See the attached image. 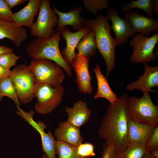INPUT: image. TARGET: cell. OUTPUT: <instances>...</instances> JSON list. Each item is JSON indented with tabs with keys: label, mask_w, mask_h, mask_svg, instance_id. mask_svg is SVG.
Listing matches in <instances>:
<instances>
[{
	"label": "cell",
	"mask_w": 158,
	"mask_h": 158,
	"mask_svg": "<svg viewBox=\"0 0 158 158\" xmlns=\"http://www.w3.org/2000/svg\"><path fill=\"white\" fill-rule=\"evenodd\" d=\"M129 98L127 94H123L115 103L107 107L98 130L99 137L105 140L103 147L112 146L116 152L123 151L127 148L129 143L126 104Z\"/></svg>",
	"instance_id": "cell-1"
},
{
	"label": "cell",
	"mask_w": 158,
	"mask_h": 158,
	"mask_svg": "<svg viewBox=\"0 0 158 158\" xmlns=\"http://www.w3.org/2000/svg\"><path fill=\"white\" fill-rule=\"evenodd\" d=\"M108 20L102 15L94 19L86 20V26L95 32L97 48L103 58L107 71L106 77H108L115 67V52L117 43L115 38L110 33L111 26Z\"/></svg>",
	"instance_id": "cell-2"
},
{
	"label": "cell",
	"mask_w": 158,
	"mask_h": 158,
	"mask_svg": "<svg viewBox=\"0 0 158 158\" xmlns=\"http://www.w3.org/2000/svg\"><path fill=\"white\" fill-rule=\"evenodd\" d=\"M61 35L60 32H55L48 38L34 39L28 45L26 51L32 59H46L54 61L65 71L68 78H71L73 75L72 68L64 60L59 50Z\"/></svg>",
	"instance_id": "cell-3"
},
{
	"label": "cell",
	"mask_w": 158,
	"mask_h": 158,
	"mask_svg": "<svg viewBox=\"0 0 158 158\" xmlns=\"http://www.w3.org/2000/svg\"><path fill=\"white\" fill-rule=\"evenodd\" d=\"M128 118L133 121L150 125L158 124V106L153 102L149 92L142 97L129 98L126 104Z\"/></svg>",
	"instance_id": "cell-4"
},
{
	"label": "cell",
	"mask_w": 158,
	"mask_h": 158,
	"mask_svg": "<svg viewBox=\"0 0 158 158\" xmlns=\"http://www.w3.org/2000/svg\"><path fill=\"white\" fill-rule=\"evenodd\" d=\"M9 77L20 102L26 104L35 97L38 84L33 73L27 65L20 64L14 68Z\"/></svg>",
	"instance_id": "cell-5"
},
{
	"label": "cell",
	"mask_w": 158,
	"mask_h": 158,
	"mask_svg": "<svg viewBox=\"0 0 158 158\" xmlns=\"http://www.w3.org/2000/svg\"><path fill=\"white\" fill-rule=\"evenodd\" d=\"M28 67L38 85L46 84L55 87L61 85L65 78L62 68L51 60L32 59Z\"/></svg>",
	"instance_id": "cell-6"
},
{
	"label": "cell",
	"mask_w": 158,
	"mask_h": 158,
	"mask_svg": "<svg viewBox=\"0 0 158 158\" xmlns=\"http://www.w3.org/2000/svg\"><path fill=\"white\" fill-rule=\"evenodd\" d=\"M158 41V33L151 37L140 33L136 34L129 43L133 52L129 60L133 63H148L157 59L158 53L154 49Z\"/></svg>",
	"instance_id": "cell-7"
},
{
	"label": "cell",
	"mask_w": 158,
	"mask_h": 158,
	"mask_svg": "<svg viewBox=\"0 0 158 158\" xmlns=\"http://www.w3.org/2000/svg\"><path fill=\"white\" fill-rule=\"evenodd\" d=\"M64 91L61 85L55 87L46 84L38 85L35 93L37 99L35 110L42 114L51 113L62 102Z\"/></svg>",
	"instance_id": "cell-8"
},
{
	"label": "cell",
	"mask_w": 158,
	"mask_h": 158,
	"mask_svg": "<svg viewBox=\"0 0 158 158\" xmlns=\"http://www.w3.org/2000/svg\"><path fill=\"white\" fill-rule=\"evenodd\" d=\"M50 4L49 0H41L38 16L30 31L31 34L37 38H48L55 32L54 28L58 17Z\"/></svg>",
	"instance_id": "cell-9"
},
{
	"label": "cell",
	"mask_w": 158,
	"mask_h": 158,
	"mask_svg": "<svg viewBox=\"0 0 158 158\" xmlns=\"http://www.w3.org/2000/svg\"><path fill=\"white\" fill-rule=\"evenodd\" d=\"M119 12L115 8H109L107 18L111 22V30L115 35L117 46L123 45L128 38L137 32L133 28L129 21L125 18H122Z\"/></svg>",
	"instance_id": "cell-10"
},
{
	"label": "cell",
	"mask_w": 158,
	"mask_h": 158,
	"mask_svg": "<svg viewBox=\"0 0 158 158\" xmlns=\"http://www.w3.org/2000/svg\"><path fill=\"white\" fill-rule=\"evenodd\" d=\"M89 58L78 53L71 66L75 73V82L79 91L91 95L93 88L91 83L92 77L89 69Z\"/></svg>",
	"instance_id": "cell-11"
},
{
	"label": "cell",
	"mask_w": 158,
	"mask_h": 158,
	"mask_svg": "<svg viewBox=\"0 0 158 158\" xmlns=\"http://www.w3.org/2000/svg\"><path fill=\"white\" fill-rule=\"evenodd\" d=\"M91 28L86 26L77 32H72L68 28L64 27L60 30L62 37L66 42V47L62 50L61 56L66 63L71 65L75 59L77 54L75 49L83 37Z\"/></svg>",
	"instance_id": "cell-12"
},
{
	"label": "cell",
	"mask_w": 158,
	"mask_h": 158,
	"mask_svg": "<svg viewBox=\"0 0 158 158\" xmlns=\"http://www.w3.org/2000/svg\"><path fill=\"white\" fill-rule=\"evenodd\" d=\"M53 6V10L58 17L55 32H60L66 25L72 26L75 32L86 26V20L80 16L81 12L83 9V6H76L70 10L68 12L64 13L60 11L54 4Z\"/></svg>",
	"instance_id": "cell-13"
},
{
	"label": "cell",
	"mask_w": 158,
	"mask_h": 158,
	"mask_svg": "<svg viewBox=\"0 0 158 158\" xmlns=\"http://www.w3.org/2000/svg\"><path fill=\"white\" fill-rule=\"evenodd\" d=\"M144 64V74L138 77V80L128 84L126 86V89L132 91L137 89L143 93H149L150 92L157 93V90H152L151 88L158 86V66H151L147 63Z\"/></svg>",
	"instance_id": "cell-14"
},
{
	"label": "cell",
	"mask_w": 158,
	"mask_h": 158,
	"mask_svg": "<svg viewBox=\"0 0 158 158\" xmlns=\"http://www.w3.org/2000/svg\"><path fill=\"white\" fill-rule=\"evenodd\" d=\"M125 16L137 32L149 37L153 31L158 32V21L153 18L131 10L126 13Z\"/></svg>",
	"instance_id": "cell-15"
},
{
	"label": "cell",
	"mask_w": 158,
	"mask_h": 158,
	"mask_svg": "<svg viewBox=\"0 0 158 158\" xmlns=\"http://www.w3.org/2000/svg\"><path fill=\"white\" fill-rule=\"evenodd\" d=\"M27 31L24 27L13 22L0 19V40L8 38L17 47H20L28 37Z\"/></svg>",
	"instance_id": "cell-16"
},
{
	"label": "cell",
	"mask_w": 158,
	"mask_h": 158,
	"mask_svg": "<svg viewBox=\"0 0 158 158\" xmlns=\"http://www.w3.org/2000/svg\"><path fill=\"white\" fill-rule=\"evenodd\" d=\"M80 128L68 122L59 123L54 131L56 141H63L78 146L83 143Z\"/></svg>",
	"instance_id": "cell-17"
},
{
	"label": "cell",
	"mask_w": 158,
	"mask_h": 158,
	"mask_svg": "<svg viewBox=\"0 0 158 158\" xmlns=\"http://www.w3.org/2000/svg\"><path fill=\"white\" fill-rule=\"evenodd\" d=\"M41 0H29L27 5L18 12L13 13L12 22L17 25L31 28L34 18L39 11Z\"/></svg>",
	"instance_id": "cell-18"
},
{
	"label": "cell",
	"mask_w": 158,
	"mask_h": 158,
	"mask_svg": "<svg viewBox=\"0 0 158 158\" xmlns=\"http://www.w3.org/2000/svg\"><path fill=\"white\" fill-rule=\"evenodd\" d=\"M65 111L68 116L66 121L79 128L89 121L92 114L87 103L80 100L72 107H65Z\"/></svg>",
	"instance_id": "cell-19"
},
{
	"label": "cell",
	"mask_w": 158,
	"mask_h": 158,
	"mask_svg": "<svg viewBox=\"0 0 158 158\" xmlns=\"http://www.w3.org/2000/svg\"><path fill=\"white\" fill-rule=\"evenodd\" d=\"M158 126H150L135 122L128 118V143L134 142L146 146L155 128Z\"/></svg>",
	"instance_id": "cell-20"
},
{
	"label": "cell",
	"mask_w": 158,
	"mask_h": 158,
	"mask_svg": "<svg viewBox=\"0 0 158 158\" xmlns=\"http://www.w3.org/2000/svg\"><path fill=\"white\" fill-rule=\"evenodd\" d=\"M93 69L97 85V91L94 96V98H104L108 101L110 104H114L118 100V98L110 87L107 77L102 74L99 65L97 64Z\"/></svg>",
	"instance_id": "cell-21"
},
{
	"label": "cell",
	"mask_w": 158,
	"mask_h": 158,
	"mask_svg": "<svg viewBox=\"0 0 158 158\" xmlns=\"http://www.w3.org/2000/svg\"><path fill=\"white\" fill-rule=\"evenodd\" d=\"M76 49L80 53L89 59L96 56L97 47L94 30L92 29L82 38Z\"/></svg>",
	"instance_id": "cell-22"
},
{
	"label": "cell",
	"mask_w": 158,
	"mask_h": 158,
	"mask_svg": "<svg viewBox=\"0 0 158 158\" xmlns=\"http://www.w3.org/2000/svg\"><path fill=\"white\" fill-rule=\"evenodd\" d=\"M4 96L7 97L13 101L17 108L20 107L21 103L9 77L0 78V101Z\"/></svg>",
	"instance_id": "cell-23"
},
{
	"label": "cell",
	"mask_w": 158,
	"mask_h": 158,
	"mask_svg": "<svg viewBox=\"0 0 158 158\" xmlns=\"http://www.w3.org/2000/svg\"><path fill=\"white\" fill-rule=\"evenodd\" d=\"M147 152L145 146L132 142L128 144L124 151L116 152L112 158H141Z\"/></svg>",
	"instance_id": "cell-24"
},
{
	"label": "cell",
	"mask_w": 158,
	"mask_h": 158,
	"mask_svg": "<svg viewBox=\"0 0 158 158\" xmlns=\"http://www.w3.org/2000/svg\"><path fill=\"white\" fill-rule=\"evenodd\" d=\"M121 5L122 7L119 9L118 12L126 13L132 8H137L145 12L149 17L153 18V10L154 5L153 0H131L127 4Z\"/></svg>",
	"instance_id": "cell-25"
},
{
	"label": "cell",
	"mask_w": 158,
	"mask_h": 158,
	"mask_svg": "<svg viewBox=\"0 0 158 158\" xmlns=\"http://www.w3.org/2000/svg\"><path fill=\"white\" fill-rule=\"evenodd\" d=\"M77 147L63 141L56 140V154L58 158H82L78 154Z\"/></svg>",
	"instance_id": "cell-26"
},
{
	"label": "cell",
	"mask_w": 158,
	"mask_h": 158,
	"mask_svg": "<svg viewBox=\"0 0 158 158\" xmlns=\"http://www.w3.org/2000/svg\"><path fill=\"white\" fill-rule=\"evenodd\" d=\"M83 3L85 8L94 14L97 13V10L109 8L107 0H84Z\"/></svg>",
	"instance_id": "cell-27"
},
{
	"label": "cell",
	"mask_w": 158,
	"mask_h": 158,
	"mask_svg": "<svg viewBox=\"0 0 158 158\" xmlns=\"http://www.w3.org/2000/svg\"><path fill=\"white\" fill-rule=\"evenodd\" d=\"M19 58V56L13 52L2 54L0 55V65L10 70L11 67L16 65V62Z\"/></svg>",
	"instance_id": "cell-28"
},
{
	"label": "cell",
	"mask_w": 158,
	"mask_h": 158,
	"mask_svg": "<svg viewBox=\"0 0 158 158\" xmlns=\"http://www.w3.org/2000/svg\"><path fill=\"white\" fill-rule=\"evenodd\" d=\"M77 152L78 155L82 158L95 155L93 145L89 142L83 143L78 146Z\"/></svg>",
	"instance_id": "cell-29"
},
{
	"label": "cell",
	"mask_w": 158,
	"mask_h": 158,
	"mask_svg": "<svg viewBox=\"0 0 158 158\" xmlns=\"http://www.w3.org/2000/svg\"><path fill=\"white\" fill-rule=\"evenodd\" d=\"M13 14L11 9L8 6L5 0H0V19L12 22Z\"/></svg>",
	"instance_id": "cell-30"
},
{
	"label": "cell",
	"mask_w": 158,
	"mask_h": 158,
	"mask_svg": "<svg viewBox=\"0 0 158 158\" xmlns=\"http://www.w3.org/2000/svg\"><path fill=\"white\" fill-rule=\"evenodd\" d=\"M147 151H152L158 149V125L155 128L145 146Z\"/></svg>",
	"instance_id": "cell-31"
},
{
	"label": "cell",
	"mask_w": 158,
	"mask_h": 158,
	"mask_svg": "<svg viewBox=\"0 0 158 158\" xmlns=\"http://www.w3.org/2000/svg\"><path fill=\"white\" fill-rule=\"evenodd\" d=\"M101 158H112L116 151L112 146L103 147Z\"/></svg>",
	"instance_id": "cell-32"
},
{
	"label": "cell",
	"mask_w": 158,
	"mask_h": 158,
	"mask_svg": "<svg viewBox=\"0 0 158 158\" xmlns=\"http://www.w3.org/2000/svg\"><path fill=\"white\" fill-rule=\"evenodd\" d=\"M6 2L11 9L14 7L22 4L26 2V0H5Z\"/></svg>",
	"instance_id": "cell-33"
},
{
	"label": "cell",
	"mask_w": 158,
	"mask_h": 158,
	"mask_svg": "<svg viewBox=\"0 0 158 158\" xmlns=\"http://www.w3.org/2000/svg\"><path fill=\"white\" fill-rule=\"evenodd\" d=\"M11 71L5 68L0 65V78L3 77H9Z\"/></svg>",
	"instance_id": "cell-34"
},
{
	"label": "cell",
	"mask_w": 158,
	"mask_h": 158,
	"mask_svg": "<svg viewBox=\"0 0 158 158\" xmlns=\"http://www.w3.org/2000/svg\"><path fill=\"white\" fill-rule=\"evenodd\" d=\"M14 50L12 47L0 45V55L5 53L13 52Z\"/></svg>",
	"instance_id": "cell-35"
},
{
	"label": "cell",
	"mask_w": 158,
	"mask_h": 158,
	"mask_svg": "<svg viewBox=\"0 0 158 158\" xmlns=\"http://www.w3.org/2000/svg\"><path fill=\"white\" fill-rule=\"evenodd\" d=\"M154 7L153 9V12L156 13H158V1L155 0L154 1Z\"/></svg>",
	"instance_id": "cell-36"
},
{
	"label": "cell",
	"mask_w": 158,
	"mask_h": 158,
	"mask_svg": "<svg viewBox=\"0 0 158 158\" xmlns=\"http://www.w3.org/2000/svg\"><path fill=\"white\" fill-rule=\"evenodd\" d=\"M141 158H156L154 157L150 152H147Z\"/></svg>",
	"instance_id": "cell-37"
},
{
	"label": "cell",
	"mask_w": 158,
	"mask_h": 158,
	"mask_svg": "<svg viewBox=\"0 0 158 158\" xmlns=\"http://www.w3.org/2000/svg\"><path fill=\"white\" fill-rule=\"evenodd\" d=\"M150 153L154 157L158 158V149L154 150Z\"/></svg>",
	"instance_id": "cell-38"
},
{
	"label": "cell",
	"mask_w": 158,
	"mask_h": 158,
	"mask_svg": "<svg viewBox=\"0 0 158 158\" xmlns=\"http://www.w3.org/2000/svg\"><path fill=\"white\" fill-rule=\"evenodd\" d=\"M40 158H49L47 155H46V154L44 153V154L42 156V157H40Z\"/></svg>",
	"instance_id": "cell-39"
},
{
	"label": "cell",
	"mask_w": 158,
	"mask_h": 158,
	"mask_svg": "<svg viewBox=\"0 0 158 158\" xmlns=\"http://www.w3.org/2000/svg\"><path fill=\"white\" fill-rule=\"evenodd\" d=\"M91 158V157H85V158Z\"/></svg>",
	"instance_id": "cell-40"
}]
</instances>
